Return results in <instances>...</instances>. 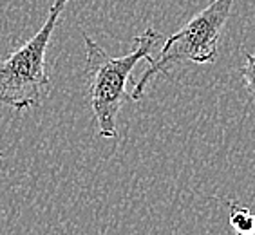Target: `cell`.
<instances>
[{"label":"cell","mask_w":255,"mask_h":235,"mask_svg":"<svg viewBox=\"0 0 255 235\" xmlns=\"http://www.w3.org/2000/svg\"><path fill=\"white\" fill-rule=\"evenodd\" d=\"M165 40L159 31L147 27L139 36H134L132 51L125 56H111L102 45L96 44L87 33L85 42V74H87L89 102L93 109L94 121L98 125L100 137H118V114L130 94L127 93L128 78L132 69L141 60L152 64L150 56L154 45Z\"/></svg>","instance_id":"cell-1"},{"label":"cell","mask_w":255,"mask_h":235,"mask_svg":"<svg viewBox=\"0 0 255 235\" xmlns=\"http://www.w3.org/2000/svg\"><path fill=\"white\" fill-rule=\"evenodd\" d=\"M71 0H54L47 18L31 40L0 62V103L15 111L38 107L49 93L51 78L45 69V53L60 15Z\"/></svg>","instance_id":"cell-2"},{"label":"cell","mask_w":255,"mask_h":235,"mask_svg":"<svg viewBox=\"0 0 255 235\" xmlns=\"http://www.w3.org/2000/svg\"><path fill=\"white\" fill-rule=\"evenodd\" d=\"M234 2L236 0H214L196 16H192L187 25L167 36L157 60L148 64V69L134 84L130 98L137 102L157 74L170 76V67L179 62H194L199 65L216 62L221 33L228 22Z\"/></svg>","instance_id":"cell-3"},{"label":"cell","mask_w":255,"mask_h":235,"mask_svg":"<svg viewBox=\"0 0 255 235\" xmlns=\"http://www.w3.org/2000/svg\"><path fill=\"white\" fill-rule=\"evenodd\" d=\"M228 208H230V221L232 230L236 232V235H255V214L246 208V206L237 205L236 201H228L226 203Z\"/></svg>","instance_id":"cell-4"},{"label":"cell","mask_w":255,"mask_h":235,"mask_svg":"<svg viewBox=\"0 0 255 235\" xmlns=\"http://www.w3.org/2000/svg\"><path fill=\"white\" fill-rule=\"evenodd\" d=\"M246 64L241 67V78H243V84H245L246 91L255 98V54L246 53L245 54Z\"/></svg>","instance_id":"cell-5"},{"label":"cell","mask_w":255,"mask_h":235,"mask_svg":"<svg viewBox=\"0 0 255 235\" xmlns=\"http://www.w3.org/2000/svg\"><path fill=\"white\" fill-rule=\"evenodd\" d=\"M2 156H4V152H0V157H2Z\"/></svg>","instance_id":"cell-6"}]
</instances>
